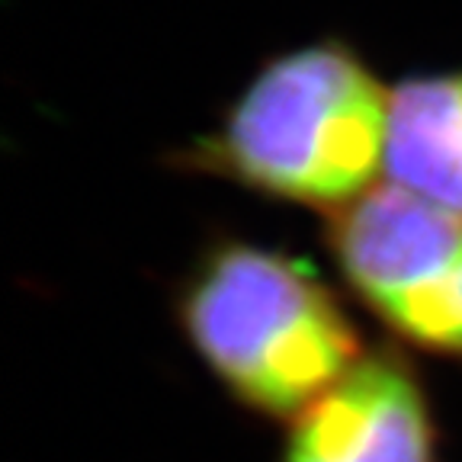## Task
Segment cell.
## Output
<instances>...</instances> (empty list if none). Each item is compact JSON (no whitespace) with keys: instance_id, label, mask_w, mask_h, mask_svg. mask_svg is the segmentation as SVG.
I'll return each mask as SVG.
<instances>
[{"instance_id":"cell-5","label":"cell","mask_w":462,"mask_h":462,"mask_svg":"<svg viewBox=\"0 0 462 462\" xmlns=\"http://www.w3.org/2000/svg\"><path fill=\"white\" fill-rule=\"evenodd\" d=\"M383 167L392 187L462 216V74L392 90Z\"/></svg>"},{"instance_id":"cell-4","label":"cell","mask_w":462,"mask_h":462,"mask_svg":"<svg viewBox=\"0 0 462 462\" xmlns=\"http://www.w3.org/2000/svg\"><path fill=\"white\" fill-rule=\"evenodd\" d=\"M282 462H437L424 389L392 350L360 356L299 411Z\"/></svg>"},{"instance_id":"cell-1","label":"cell","mask_w":462,"mask_h":462,"mask_svg":"<svg viewBox=\"0 0 462 462\" xmlns=\"http://www.w3.org/2000/svg\"><path fill=\"white\" fill-rule=\"evenodd\" d=\"M389 97L340 42L270 61L193 158L273 199L344 209L385 164Z\"/></svg>"},{"instance_id":"cell-3","label":"cell","mask_w":462,"mask_h":462,"mask_svg":"<svg viewBox=\"0 0 462 462\" xmlns=\"http://www.w3.org/2000/svg\"><path fill=\"white\" fill-rule=\"evenodd\" d=\"M328 238L340 273L385 328L462 360V216L379 187L334 212Z\"/></svg>"},{"instance_id":"cell-2","label":"cell","mask_w":462,"mask_h":462,"mask_svg":"<svg viewBox=\"0 0 462 462\" xmlns=\"http://www.w3.org/2000/svg\"><path fill=\"white\" fill-rule=\"evenodd\" d=\"M180 325L231 395L276 418L305 411L360 360L354 325L325 280L260 245L228 241L196 263Z\"/></svg>"}]
</instances>
